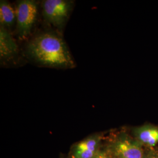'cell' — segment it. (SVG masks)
Listing matches in <instances>:
<instances>
[{
	"mask_svg": "<svg viewBox=\"0 0 158 158\" xmlns=\"http://www.w3.org/2000/svg\"><path fill=\"white\" fill-rule=\"evenodd\" d=\"M26 53L32 61L42 66L55 69L76 67L73 57L58 32L46 31L36 34L28 42Z\"/></svg>",
	"mask_w": 158,
	"mask_h": 158,
	"instance_id": "1",
	"label": "cell"
},
{
	"mask_svg": "<svg viewBox=\"0 0 158 158\" xmlns=\"http://www.w3.org/2000/svg\"><path fill=\"white\" fill-rule=\"evenodd\" d=\"M104 145L114 158H144L146 149L125 130L106 138Z\"/></svg>",
	"mask_w": 158,
	"mask_h": 158,
	"instance_id": "2",
	"label": "cell"
},
{
	"mask_svg": "<svg viewBox=\"0 0 158 158\" xmlns=\"http://www.w3.org/2000/svg\"><path fill=\"white\" fill-rule=\"evenodd\" d=\"M74 2L70 0H44L42 11L45 20L52 27L62 31L68 23Z\"/></svg>",
	"mask_w": 158,
	"mask_h": 158,
	"instance_id": "3",
	"label": "cell"
},
{
	"mask_svg": "<svg viewBox=\"0 0 158 158\" xmlns=\"http://www.w3.org/2000/svg\"><path fill=\"white\" fill-rule=\"evenodd\" d=\"M17 32L21 40L27 39L31 33L38 15L37 2L33 0L18 1L15 7Z\"/></svg>",
	"mask_w": 158,
	"mask_h": 158,
	"instance_id": "4",
	"label": "cell"
},
{
	"mask_svg": "<svg viewBox=\"0 0 158 158\" xmlns=\"http://www.w3.org/2000/svg\"><path fill=\"white\" fill-rule=\"evenodd\" d=\"M106 139L102 132L90 134L70 147L68 158H93L102 149Z\"/></svg>",
	"mask_w": 158,
	"mask_h": 158,
	"instance_id": "5",
	"label": "cell"
},
{
	"mask_svg": "<svg viewBox=\"0 0 158 158\" xmlns=\"http://www.w3.org/2000/svg\"><path fill=\"white\" fill-rule=\"evenodd\" d=\"M130 134L146 149L158 147V126L147 124L132 127Z\"/></svg>",
	"mask_w": 158,
	"mask_h": 158,
	"instance_id": "6",
	"label": "cell"
},
{
	"mask_svg": "<svg viewBox=\"0 0 158 158\" xmlns=\"http://www.w3.org/2000/svg\"><path fill=\"white\" fill-rule=\"evenodd\" d=\"M19 56V48L10 31L0 26V59L1 63L12 62Z\"/></svg>",
	"mask_w": 158,
	"mask_h": 158,
	"instance_id": "7",
	"label": "cell"
},
{
	"mask_svg": "<svg viewBox=\"0 0 158 158\" xmlns=\"http://www.w3.org/2000/svg\"><path fill=\"white\" fill-rule=\"evenodd\" d=\"M16 22V10L10 2L4 0L0 1L1 26L6 29L11 28Z\"/></svg>",
	"mask_w": 158,
	"mask_h": 158,
	"instance_id": "8",
	"label": "cell"
},
{
	"mask_svg": "<svg viewBox=\"0 0 158 158\" xmlns=\"http://www.w3.org/2000/svg\"><path fill=\"white\" fill-rule=\"evenodd\" d=\"M93 158H114L112 155L108 151L106 148L103 146L102 149L98 151V152L96 154V155Z\"/></svg>",
	"mask_w": 158,
	"mask_h": 158,
	"instance_id": "9",
	"label": "cell"
},
{
	"mask_svg": "<svg viewBox=\"0 0 158 158\" xmlns=\"http://www.w3.org/2000/svg\"><path fill=\"white\" fill-rule=\"evenodd\" d=\"M144 158H158V147L153 149H146Z\"/></svg>",
	"mask_w": 158,
	"mask_h": 158,
	"instance_id": "10",
	"label": "cell"
},
{
	"mask_svg": "<svg viewBox=\"0 0 158 158\" xmlns=\"http://www.w3.org/2000/svg\"><path fill=\"white\" fill-rule=\"evenodd\" d=\"M60 158H68V157L66 158V157H64V156H63V157H60Z\"/></svg>",
	"mask_w": 158,
	"mask_h": 158,
	"instance_id": "11",
	"label": "cell"
}]
</instances>
